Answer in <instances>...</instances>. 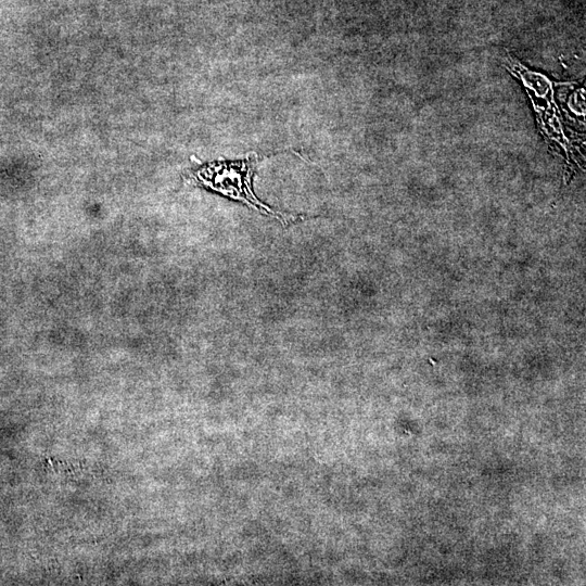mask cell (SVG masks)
<instances>
[{
  "label": "cell",
  "mask_w": 586,
  "mask_h": 586,
  "mask_svg": "<svg viewBox=\"0 0 586 586\" xmlns=\"http://www.w3.org/2000/svg\"><path fill=\"white\" fill-rule=\"evenodd\" d=\"M505 66L525 88L543 136L564 150L570 162V141L562 127L552 81L542 73L528 69L510 54L505 58Z\"/></svg>",
  "instance_id": "7a4b0ae2"
},
{
  "label": "cell",
  "mask_w": 586,
  "mask_h": 586,
  "mask_svg": "<svg viewBox=\"0 0 586 586\" xmlns=\"http://www.w3.org/2000/svg\"><path fill=\"white\" fill-rule=\"evenodd\" d=\"M257 163V155L250 154L244 160L217 161L207 163L198 168L193 179L217 193L231 200L255 208L256 211L276 217L283 225L288 224L286 217H293L279 213L263 203L253 191V176Z\"/></svg>",
  "instance_id": "6da1fadb"
}]
</instances>
